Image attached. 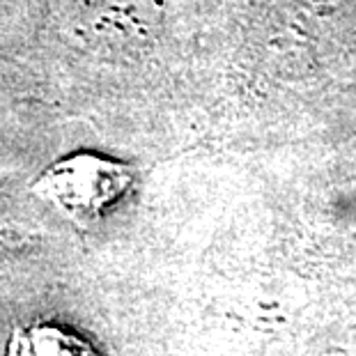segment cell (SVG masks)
<instances>
[{"label": "cell", "mask_w": 356, "mask_h": 356, "mask_svg": "<svg viewBox=\"0 0 356 356\" xmlns=\"http://www.w3.org/2000/svg\"><path fill=\"white\" fill-rule=\"evenodd\" d=\"M134 168L99 152L79 149L56 159L30 191L76 225L99 221L131 191Z\"/></svg>", "instance_id": "cell-1"}, {"label": "cell", "mask_w": 356, "mask_h": 356, "mask_svg": "<svg viewBox=\"0 0 356 356\" xmlns=\"http://www.w3.org/2000/svg\"><path fill=\"white\" fill-rule=\"evenodd\" d=\"M3 356H99L86 336L56 322H33L12 329Z\"/></svg>", "instance_id": "cell-2"}]
</instances>
